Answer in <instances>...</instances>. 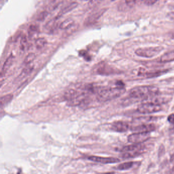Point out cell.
<instances>
[{"mask_svg": "<svg viewBox=\"0 0 174 174\" xmlns=\"http://www.w3.org/2000/svg\"><path fill=\"white\" fill-rule=\"evenodd\" d=\"M125 87H99L97 98L100 102H107L115 99L125 93Z\"/></svg>", "mask_w": 174, "mask_h": 174, "instance_id": "6da1fadb", "label": "cell"}, {"mask_svg": "<svg viewBox=\"0 0 174 174\" xmlns=\"http://www.w3.org/2000/svg\"><path fill=\"white\" fill-rule=\"evenodd\" d=\"M159 92V88L155 86L142 85L132 88L129 91V97L133 99L145 100Z\"/></svg>", "mask_w": 174, "mask_h": 174, "instance_id": "7a4b0ae2", "label": "cell"}, {"mask_svg": "<svg viewBox=\"0 0 174 174\" xmlns=\"http://www.w3.org/2000/svg\"><path fill=\"white\" fill-rule=\"evenodd\" d=\"M144 147L140 144H134L124 147L121 151L123 152L122 155L123 158H131L139 156L143 153Z\"/></svg>", "mask_w": 174, "mask_h": 174, "instance_id": "3957f363", "label": "cell"}, {"mask_svg": "<svg viewBox=\"0 0 174 174\" xmlns=\"http://www.w3.org/2000/svg\"><path fill=\"white\" fill-rule=\"evenodd\" d=\"M163 50V48L159 47H148L139 48L136 50V54L140 57L151 58L158 55Z\"/></svg>", "mask_w": 174, "mask_h": 174, "instance_id": "277c9868", "label": "cell"}, {"mask_svg": "<svg viewBox=\"0 0 174 174\" xmlns=\"http://www.w3.org/2000/svg\"><path fill=\"white\" fill-rule=\"evenodd\" d=\"M162 109L160 104L145 102L138 106L137 110L140 114H149L160 112Z\"/></svg>", "mask_w": 174, "mask_h": 174, "instance_id": "5b68a950", "label": "cell"}, {"mask_svg": "<svg viewBox=\"0 0 174 174\" xmlns=\"http://www.w3.org/2000/svg\"><path fill=\"white\" fill-rule=\"evenodd\" d=\"M150 137V132H137L128 136L127 140L133 144H142L149 140Z\"/></svg>", "mask_w": 174, "mask_h": 174, "instance_id": "8992f818", "label": "cell"}, {"mask_svg": "<svg viewBox=\"0 0 174 174\" xmlns=\"http://www.w3.org/2000/svg\"><path fill=\"white\" fill-rule=\"evenodd\" d=\"M156 129V126L153 123H141L131 127V131L136 132H151Z\"/></svg>", "mask_w": 174, "mask_h": 174, "instance_id": "52a82bcc", "label": "cell"}, {"mask_svg": "<svg viewBox=\"0 0 174 174\" xmlns=\"http://www.w3.org/2000/svg\"><path fill=\"white\" fill-rule=\"evenodd\" d=\"M88 159L94 162H99L103 164L116 163L120 161L119 158L114 157H102L99 156H91L88 157Z\"/></svg>", "mask_w": 174, "mask_h": 174, "instance_id": "ba28073f", "label": "cell"}, {"mask_svg": "<svg viewBox=\"0 0 174 174\" xmlns=\"http://www.w3.org/2000/svg\"><path fill=\"white\" fill-rule=\"evenodd\" d=\"M168 72V70H157L147 72L144 69H141L138 73V75L140 76H144L147 78H152L159 77L161 75H163L165 73H167Z\"/></svg>", "mask_w": 174, "mask_h": 174, "instance_id": "9c48e42d", "label": "cell"}, {"mask_svg": "<svg viewBox=\"0 0 174 174\" xmlns=\"http://www.w3.org/2000/svg\"><path fill=\"white\" fill-rule=\"evenodd\" d=\"M111 129L113 131L119 133H123L127 131L129 129V124L123 121H117L112 123Z\"/></svg>", "mask_w": 174, "mask_h": 174, "instance_id": "30bf717a", "label": "cell"}, {"mask_svg": "<svg viewBox=\"0 0 174 174\" xmlns=\"http://www.w3.org/2000/svg\"><path fill=\"white\" fill-rule=\"evenodd\" d=\"M106 11V9H103L99 11L98 12L93 13L91 16H88L85 20L84 25L85 26H89L95 24L97 22V20H98L101 18V16L104 13V12H105Z\"/></svg>", "mask_w": 174, "mask_h": 174, "instance_id": "8fae6325", "label": "cell"}, {"mask_svg": "<svg viewBox=\"0 0 174 174\" xmlns=\"http://www.w3.org/2000/svg\"><path fill=\"white\" fill-rule=\"evenodd\" d=\"M97 72L100 75H109L116 74L117 73V71L109 66L102 65H100L99 67L98 68Z\"/></svg>", "mask_w": 174, "mask_h": 174, "instance_id": "7c38bea8", "label": "cell"}, {"mask_svg": "<svg viewBox=\"0 0 174 174\" xmlns=\"http://www.w3.org/2000/svg\"><path fill=\"white\" fill-rule=\"evenodd\" d=\"M34 69V65L32 63H30L29 65H27L26 67H25L24 69H22V72L20 73V75L18 76V77L17 78V80L18 81H20L22 79H24L25 77H26L27 76H28L31 72H32Z\"/></svg>", "mask_w": 174, "mask_h": 174, "instance_id": "4fadbf2b", "label": "cell"}, {"mask_svg": "<svg viewBox=\"0 0 174 174\" xmlns=\"http://www.w3.org/2000/svg\"><path fill=\"white\" fill-rule=\"evenodd\" d=\"M14 60V56L12 54L8 57V58L6 59L5 62H4V65L2 67V71H1V77L3 76V75H4L7 72L8 69H9L10 67L11 66L13 61Z\"/></svg>", "mask_w": 174, "mask_h": 174, "instance_id": "5bb4252c", "label": "cell"}, {"mask_svg": "<svg viewBox=\"0 0 174 174\" xmlns=\"http://www.w3.org/2000/svg\"><path fill=\"white\" fill-rule=\"evenodd\" d=\"M174 61V50L165 53L160 58V61L162 63H167Z\"/></svg>", "mask_w": 174, "mask_h": 174, "instance_id": "9a60e30c", "label": "cell"}, {"mask_svg": "<svg viewBox=\"0 0 174 174\" xmlns=\"http://www.w3.org/2000/svg\"><path fill=\"white\" fill-rule=\"evenodd\" d=\"M78 3L76 2H73L71 3L70 4L68 5L67 6L65 7V8L61 10L60 12H59L58 14L59 17L61 15H63V14L67 13L68 12H70L71 11L74 10L75 8L77 7L78 6Z\"/></svg>", "mask_w": 174, "mask_h": 174, "instance_id": "2e32d148", "label": "cell"}, {"mask_svg": "<svg viewBox=\"0 0 174 174\" xmlns=\"http://www.w3.org/2000/svg\"><path fill=\"white\" fill-rule=\"evenodd\" d=\"M75 24V21L72 18H67L61 23L59 28L62 30H67Z\"/></svg>", "mask_w": 174, "mask_h": 174, "instance_id": "e0dca14e", "label": "cell"}, {"mask_svg": "<svg viewBox=\"0 0 174 174\" xmlns=\"http://www.w3.org/2000/svg\"><path fill=\"white\" fill-rule=\"evenodd\" d=\"M156 119V117L155 116H142V117H138L133 119V123H143L151 121H154Z\"/></svg>", "mask_w": 174, "mask_h": 174, "instance_id": "ac0fdd59", "label": "cell"}, {"mask_svg": "<svg viewBox=\"0 0 174 174\" xmlns=\"http://www.w3.org/2000/svg\"><path fill=\"white\" fill-rule=\"evenodd\" d=\"M134 162L133 161L124 162L119 164L117 167V170H129L133 166Z\"/></svg>", "mask_w": 174, "mask_h": 174, "instance_id": "d6986e66", "label": "cell"}, {"mask_svg": "<svg viewBox=\"0 0 174 174\" xmlns=\"http://www.w3.org/2000/svg\"><path fill=\"white\" fill-rule=\"evenodd\" d=\"M12 99H13V95L12 94H9L2 97L1 98V100H0L1 106L7 105L12 100Z\"/></svg>", "mask_w": 174, "mask_h": 174, "instance_id": "ffe728a7", "label": "cell"}, {"mask_svg": "<svg viewBox=\"0 0 174 174\" xmlns=\"http://www.w3.org/2000/svg\"><path fill=\"white\" fill-rule=\"evenodd\" d=\"M47 43L46 39L44 37H41L37 39L35 41V45L37 49H41L45 47Z\"/></svg>", "mask_w": 174, "mask_h": 174, "instance_id": "44dd1931", "label": "cell"}, {"mask_svg": "<svg viewBox=\"0 0 174 174\" xmlns=\"http://www.w3.org/2000/svg\"><path fill=\"white\" fill-rule=\"evenodd\" d=\"M35 57H36V55H35L34 53H29L25 59L24 62L27 65L31 63L32 62H33V60H34Z\"/></svg>", "mask_w": 174, "mask_h": 174, "instance_id": "7402d4cb", "label": "cell"}, {"mask_svg": "<svg viewBox=\"0 0 174 174\" xmlns=\"http://www.w3.org/2000/svg\"><path fill=\"white\" fill-rule=\"evenodd\" d=\"M48 14H49V13L46 11H43V12H41L40 14H39V15L37 17V20L39 21V22H43V21L45 20V18H47Z\"/></svg>", "mask_w": 174, "mask_h": 174, "instance_id": "603a6c76", "label": "cell"}, {"mask_svg": "<svg viewBox=\"0 0 174 174\" xmlns=\"http://www.w3.org/2000/svg\"><path fill=\"white\" fill-rule=\"evenodd\" d=\"M78 28V26H77V25L74 24L73 26L71 27L70 28H69V29L65 30V33H66V34L69 35L72 34V33L74 32L75 31L77 30Z\"/></svg>", "mask_w": 174, "mask_h": 174, "instance_id": "cb8c5ba5", "label": "cell"}, {"mask_svg": "<svg viewBox=\"0 0 174 174\" xmlns=\"http://www.w3.org/2000/svg\"><path fill=\"white\" fill-rule=\"evenodd\" d=\"M104 0H89L88 5L91 6H95L101 3Z\"/></svg>", "mask_w": 174, "mask_h": 174, "instance_id": "d4e9b609", "label": "cell"}, {"mask_svg": "<svg viewBox=\"0 0 174 174\" xmlns=\"http://www.w3.org/2000/svg\"><path fill=\"white\" fill-rule=\"evenodd\" d=\"M126 4L129 7H132L136 3L140 2V0H125Z\"/></svg>", "mask_w": 174, "mask_h": 174, "instance_id": "484cf974", "label": "cell"}, {"mask_svg": "<svg viewBox=\"0 0 174 174\" xmlns=\"http://www.w3.org/2000/svg\"><path fill=\"white\" fill-rule=\"evenodd\" d=\"M26 44L27 39L26 37H22V39H21V41H20V47H21V49L22 50H24L25 48Z\"/></svg>", "mask_w": 174, "mask_h": 174, "instance_id": "4316f807", "label": "cell"}, {"mask_svg": "<svg viewBox=\"0 0 174 174\" xmlns=\"http://www.w3.org/2000/svg\"><path fill=\"white\" fill-rule=\"evenodd\" d=\"M158 0H146L145 1V3L147 5H152L155 4Z\"/></svg>", "mask_w": 174, "mask_h": 174, "instance_id": "83f0119b", "label": "cell"}, {"mask_svg": "<svg viewBox=\"0 0 174 174\" xmlns=\"http://www.w3.org/2000/svg\"><path fill=\"white\" fill-rule=\"evenodd\" d=\"M168 121L170 123L174 124V114H172L168 116Z\"/></svg>", "mask_w": 174, "mask_h": 174, "instance_id": "f1b7e54d", "label": "cell"}, {"mask_svg": "<svg viewBox=\"0 0 174 174\" xmlns=\"http://www.w3.org/2000/svg\"><path fill=\"white\" fill-rule=\"evenodd\" d=\"M168 16L171 20H174V12H170V13L168 14Z\"/></svg>", "mask_w": 174, "mask_h": 174, "instance_id": "f546056e", "label": "cell"}, {"mask_svg": "<svg viewBox=\"0 0 174 174\" xmlns=\"http://www.w3.org/2000/svg\"><path fill=\"white\" fill-rule=\"evenodd\" d=\"M83 1H89V0H83Z\"/></svg>", "mask_w": 174, "mask_h": 174, "instance_id": "4dcf8cb0", "label": "cell"}]
</instances>
